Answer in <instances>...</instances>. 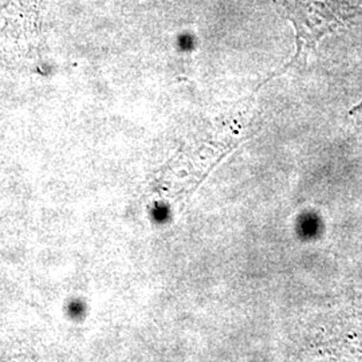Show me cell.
Returning a JSON list of instances; mask_svg holds the SVG:
<instances>
[{
  "label": "cell",
  "instance_id": "1",
  "mask_svg": "<svg viewBox=\"0 0 362 362\" xmlns=\"http://www.w3.org/2000/svg\"><path fill=\"white\" fill-rule=\"evenodd\" d=\"M297 31L298 55L313 50L325 35L362 16V0H272Z\"/></svg>",
  "mask_w": 362,
  "mask_h": 362
}]
</instances>
